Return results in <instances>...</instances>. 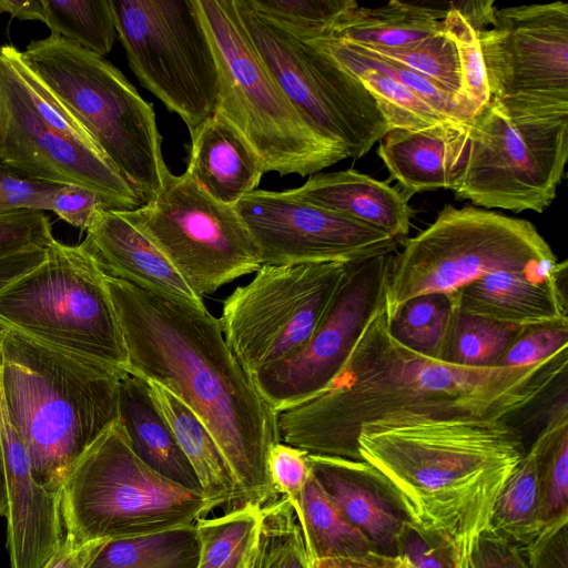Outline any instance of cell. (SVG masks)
Wrapping results in <instances>:
<instances>
[{"label":"cell","mask_w":568,"mask_h":568,"mask_svg":"<svg viewBox=\"0 0 568 568\" xmlns=\"http://www.w3.org/2000/svg\"><path fill=\"white\" fill-rule=\"evenodd\" d=\"M568 351L526 367H466L424 356L390 333L382 304L333 379L277 414L281 442L362 460L363 425L406 417L506 419L566 379Z\"/></svg>","instance_id":"cell-1"},{"label":"cell","mask_w":568,"mask_h":568,"mask_svg":"<svg viewBox=\"0 0 568 568\" xmlns=\"http://www.w3.org/2000/svg\"><path fill=\"white\" fill-rule=\"evenodd\" d=\"M349 264L262 265L222 304L225 342L250 374L301 348L329 308Z\"/></svg>","instance_id":"cell-14"},{"label":"cell","mask_w":568,"mask_h":568,"mask_svg":"<svg viewBox=\"0 0 568 568\" xmlns=\"http://www.w3.org/2000/svg\"><path fill=\"white\" fill-rule=\"evenodd\" d=\"M475 26L491 100L510 113L568 115L566 2L494 3Z\"/></svg>","instance_id":"cell-15"},{"label":"cell","mask_w":568,"mask_h":568,"mask_svg":"<svg viewBox=\"0 0 568 568\" xmlns=\"http://www.w3.org/2000/svg\"><path fill=\"white\" fill-rule=\"evenodd\" d=\"M291 505L312 561L375 550L331 501L312 473L301 495Z\"/></svg>","instance_id":"cell-30"},{"label":"cell","mask_w":568,"mask_h":568,"mask_svg":"<svg viewBox=\"0 0 568 568\" xmlns=\"http://www.w3.org/2000/svg\"><path fill=\"white\" fill-rule=\"evenodd\" d=\"M469 568H529L521 548L490 530L483 531L469 554Z\"/></svg>","instance_id":"cell-50"},{"label":"cell","mask_w":568,"mask_h":568,"mask_svg":"<svg viewBox=\"0 0 568 568\" xmlns=\"http://www.w3.org/2000/svg\"><path fill=\"white\" fill-rule=\"evenodd\" d=\"M262 265L361 263L394 254L402 242L358 221L282 192L255 190L235 205Z\"/></svg>","instance_id":"cell-16"},{"label":"cell","mask_w":568,"mask_h":568,"mask_svg":"<svg viewBox=\"0 0 568 568\" xmlns=\"http://www.w3.org/2000/svg\"><path fill=\"white\" fill-rule=\"evenodd\" d=\"M261 507L244 503L222 516L199 519L194 524L197 568H237L257 528Z\"/></svg>","instance_id":"cell-37"},{"label":"cell","mask_w":568,"mask_h":568,"mask_svg":"<svg viewBox=\"0 0 568 568\" xmlns=\"http://www.w3.org/2000/svg\"><path fill=\"white\" fill-rule=\"evenodd\" d=\"M7 511V484L6 470L3 462L2 445L0 439V517L4 516Z\"/></svg>","instance_id":"cell-55"},{"label":"cell","mask_w":568,"mask_h":568,"mask_svg":"<svg viewBox=\"0 0 568 568\" xmlns=\"http://www.w3.org/2000/svg\"><path fill=\"white\" fill-rule=\"evenodd\" d=\"M125 374L0 328V399L40 485L60 493L79 460L119 420Z\"/></svg>","instance_id":"cell-4"},{"label":"cell","mask_w":568,"mask_h":568,"mask_svg":"<svg viewBox=\"0 0 568 568\" xmlns=\"http://www.w3.org/2000/svg\"><path fill=\"white\" fill-rule=\"evenodd\" d=\"M568 351V322L524 327L496 367H526Z\"/></svg>","instance_id":"cell-44"},{"label":"cell","mask_w":568,"mask_h":568,"mask_svg":"<svg viewBox=\"0 0 568 568\" xmlns=\"http://www.w3.org/2000/svg\"><path fill=\"white\" fill-rule=\"evenodd\" d=\"M194 525L158 534L106 540L87 568H197Z\"/></svg>","instance_id":"cell-31"},{"label":"cell","mask_w":568,"mask_h":568,"mask_svg":"<svg viewBox=\"0 0 568 568\" xmlns=\"http://www.w3.org/2000/svg\"><path fill=\"white\" fill-rule=\"evenodd\" d=\"M106 540L74 544L67 536L61 548L44 568H87L93 556Z\"/></svg>","instance_id":"cell-53"},{"label":"cell","mask_w":568,"mask_h":568,"mask_svg":"<svg viewBox=\"0 0 568 568\" xmlns=\"http://www.w3.org/2000/svg\"><path fill=\"white\" fill-rule=\"evenodd\" d=\"M146 382L153 402L191 464L211 510L229 504L240 506L235 478L207 427L166 387L153 381Z\"/></svg>","instance_id":"cell-27"},{"label":"cell","mask_w":568,"mask_h":568,"mask_svg":"<svg viewBox=\"0 0 568 568\" xmlns=\"http://www.w3.org/2000/svg\"><path fill=\"white\" fill-rule=\"evenodd\" d=\"M105 274L83 243L68 245L54 239L45 260L0 294V328L129 373Z\"/></svg>","instance_id":"cell-8"},{"label":"cell","mask_w":568,"mask_h":568,"mask_svg":"<svg viewBox=\"0 0 568 568\" xmlns=\"http://www.w3.org/2000/svg\"><path fill=\"white\" fill-rule=\"evenodd\" d=\"M388 260L386 255L349 264L329 308L308 341L251 375L275 413L310 399L339 371L364 325L384 300Z\"/></svg>","instance_id":"cell-17"},{"label":"cell","mask_w":568,"mask_h":568,"mask_svg":"<svg viewBox=\"0 0 568 568\" xmlns=\"http://www.w3.org/2000/svg\"><path fill=\"white\" fill-rule=\"evenodd\" d=\"M521 550L529 568H568V518L545 526Z\"/></svg>","instance_id":"cell-49"},{"label":"cell","mask_w":568,"mask_h":568,"mask_svg":"<svg viewBox=\"0 0 568 568\" xmlns=\"http://www.w3.org/2000/svg\"><path fill=\"white\" fill-rule=\"evenodd\" d=\"M220 74L214 111L233 123L265 172L306 176L346 156L322 141L281 90L245 31L233 0H197Z\"/></svg>","instance_id":"cell-9"},{"label":"cell","mask_w":568,"mask_h":568,"mask_svg":"<svg viewBox=\"0 0 568 568\" xmlns=\"http://www.w3.org/2000/svg\"><path fill=\"white\" fill-rule=\"evenodd\" d=\"M20 59L145 203L162 191L171 172L154 110L118 68L53 34L31 41Z\"/></svg>","instance_id":"cell-5"},{"label":"cell","mask_w":568,"mask_h":568,"mask_svg":"<svg viewBox=\"0 0 568 568\" xmlns=\"http://www.w3.org/2000/svg\"><path fill=\"white\" fill-rule=\"evenodd\" d=\"M53 240L52 223L44 212L0 215V258L31 246H49Z\"/></svg>","instance_id":"cell-46"},{"label":"cell","mask_w":568,"mask_h":568,"mask_svg":"<svg viewBox=\"0 0 568 568\" xmlns=\"http://www.w3.org/2000/svg\"><path fill=\"white\" fill-rule=\"evenodd\" d=\"M2 135H3V104L0 94V151L2 145Z\"/></svg>","instance_id":"cell-56"},{"label":"cell","mask_w":568,"mask_h":568,"mask_svg":"<svg viewBox=\"0 0 568 568\" xmlns=\"http://www.w3.org/2000/svg\"><path fill=\"white\" fill-rule=\"evenodd\" d=\"M487 529L520 548L527 546L541 531L535 455L531 448L526 450L503 485Z\"/></svg>","instance_id":"cell-34"},{"label":"cell","mask_w":568,"mask_h":568,"mask_svg":"<svg viewBox=\"0 0 568 568\" xmlns=\"http://www.w3.org/2000/svg\"><path fill=\"white\" fill-rule=\"evenodd\" d=\"M4 49L17 73L20 90L37 116L58 133L99 151L49 88L22 62L20 50L10 44H4Z\"/></svg>","instance_id":"cell-42"},{"label":"cell","mask_w":568,"mask_h":568,"mask_svg":"<svg viewBox=\"0 0 568 568\" xmlns=\"http://www.w3.org/2000/svg\"><path fill=\"white\" fill-rule=\"evenodd\" d=\"M60 493L65 536L74 544L187 527L212 511L203 493L145 465L119 420L79 460Z\"/></svg>","instance_id":"cell-7"},{"label":"cell","mask_w":568,"mask_h":568,"mask_svg":"<svg viewBox=\"0 0 568 568\" xmlns=\"http://www.w3.org/2000/svg\"><path fill=\"white\" fill-rule=\"evenodd\" d=\"M407 568H469V555L450 538L410 524L399 544Z\"/></svg>","instance_id":"cell-43"},{"label":"cell","mask_w":568,"mask_h":568,"mask_svg":"<svg viewBox=\"0 0 568 568\" xmlns=\"http://www.w3.org/2000/svg\"><path fill=\"white\" fill-rule=\"evenodd\" d=\"M121 213L202 297L262 266L235 207L213 200L185 172L170 173L155 197Z\"/></svg>","instance_id":"cell-13"},{"label":"cell","mask_w":568,"mask_h":568,"mask_svg":"<svg viewBox=\"0 0 568 568\" xmlns=\"http://www.w3.org/2000/svg\"><path fill=\"white\" fill-rule=\"evenodd\" d=\"M59 184L26 178L0 166V215L19 211H51Z\"/></svg>","instance_id":"cell-47"},{"label":"cell","mask_w":568,"mask_h":568,"mask_svg":"<svg viewBox=\"0 0 568 568\" xmlns=\"http://www.w3.org/2000/svg\"><path fill=\"white\" fill-rule=\"evenodd\" d=\"M247 2L254 10L304 40L325 36L344 13L358 6L354 0H247Z\"/></svg>","instance_id":"cell-40"},{"label":"cell","mask_w":568,"mask_h":568,"mask_svg":"<svg viewBox=\"0 0 568 568\" xmlns=\"http://www.w3.org/2000/svg\"><path fill=\"white\" fill-rule=\"evenodd\" d=\"M310 41L325 50L365 85L377 102L389 130H423L449 122L409 88L383 71L375 59L357 45L328 38Z\"/></svg>","instance_id":"cell-29"},{"label":"cell","mask_w":568,"mask_h":568,"mask_svg":"<svg viewBox=\"0 0 568 568\" xmlns=\"http://www.w3.org/2000/svg\"><path fill=\"white\" fill-rule=\"evenodd\" d=\"M523 328L457 311L442 361L466 367H496Z\"/></svg>","instance_id":"cell-39"},{"label":"cell","mask_w":568,"mask_h":568,"mask_svg":"<svg viewBox=\"0 0 568 568\" xmlns=\"http://www.w3.org/2000/svg\"><path fill=\"white\" fill-rule=\"evenodd\" d=\"M48 246H31L0 258V294L13 282L39 266Z\"/></svg>","instance_id":"cell-51"},{"label":"cell","mask_w":568,"mask_h":568,"mask_svg":"<svg viewBox=\"0 0 568 568\" xmlns=\"http://www.w3.org/2000/svg\"><path fill=\"white\" fill-rule=\"evenodd\" d=\"M313 568H407L402 556H389L375 550L352 557L312 561Z\"/></svg>","instance_id":"cell-52"},{"label":"cell","mask_w":568,"mask_h":568,"mask_svg":"<svg viewBox=\"0 0 568 568\" xmlns=\"http://www.w3.org/2000/svg\"><path fill=\"white\" fill-rule=\"evenodd\" d=\"M0 439L7 484V548L11 568H44L65 538L61 493L40 485L23 442L0 399Z\"/></svg>","instance_id":"cell-19"},{"label":"cell","mask_w":568,"mask_h":568,"mask_svg":"<svg viewBox=\"0 0 568 568\" xmlns=\"http://www.w3.org/2000/svg\"><path fill=\"white\" fill-rule=\"evenodd\" d=\"M558 262L529 221L446 204L433 223L389 255L385 314L390 318L410 298L453 294L494 272L540 271Z\"/></svg>","instance_id":"cell-6"},{"label":"cell","mask_w":568,"mask_h":568,"mask_svg":"<svg viewBox=\"0 0 568 568\" xmlns=\"http://www.w3.org/2000/svg\"><path fill=\"white\" fill-rule=\"evenodd\" d=\"M190 135L185 173L207 195L234 206L256 190L265 173L262 160L225 116L214 111Z\"/></svg>","instance_id":"cell-24"},{"label":"cell","mask_w":568,"mask_h":568,"mask_svg":"<svg viewBox=\"0 0 568 568\" xmlns=\"http://www.w3.org/2000/svg\"><path fill=\"white\" fill-rule=\"evenodd\" d=\"M82 242L103 271L146 292L205 308L165 256L116 210L93 214Z\"/></svg>","instance_id":"cell-22"},{"label":"cell","mask_w":568,"mask_h":568,"mask_svg":"<svg viewBox=\"0 0 568 568\" xmlns=\"http://www.w3.org/2000/svg\"><path fill=\"white\" fill-rule=\"evenodd\" d=\"M308 462L326 496L375 551L399 556L402 536L414 520L389 480L364 460L310 454Z\"/></svg>","instance_id":"cell-20"},{"label":"cell","mask_w":568,"mask_h":568,"mask_svg":"<svg viewBox=\"0 0 568 568\" xmlns=\"http://www.w3.org/2000/svg\"><path fill=\"white\" fill-rule=\"evenodd\" d=\"M542 528L568 518V403L567 394L550 409L531 444Z\"/></svg>","instance_id":"cell-32"},{"label":"cell","mask_w":568,"mask_h":568,"mask_svg":"<svg viewBox=\"0 0 568 568\" xmlns=\"http://www.w3.org/2000/svg\"><path fill=\"white\" fill-rule=\"evenodd\" d=\"M45 26L61 37L100 57L118 37L110 0H43Z\"/></svg>","instance_id":"cell-36"},{"label":"cell","mask_w":568,"mask_h":568,"mask_svg":"<svg viewBox=\"0 0 568 568\" xmlns=\"http://www.w3.org/2000/svg\"><path fill=\"white\" fill-rule=\"evenodd\" d=\"M308 568H313V567H312V561H311V564H310V567H308Z\"/></svg>","instance_id":"cell-57"},{"label":"cell","mask_w":568,"mask_h":568,"mask_svg":"<svg viewBox=\"0 0 568 568\" xmlns=\"http://www.w3.org/2000/svg\"><path fill=\"white\" fill-rule=\"evenodd\" d=\"M444 28L457 50L464 98L478 111L490 94L477 28L454 3L447 9Z\"/></svg>","instance_id":"cell-41"},{"label":"cell","mask_w":568,"mask_h":568,"mask_svg":"<svg viewBox=\"0 0 568 568\" xmlns=\"http://www.w3.org/2000/svg\"><path fill=\"white\" fill-rule=\"evenodd\" d=\"M450 295L458 312L505 325L568 322L567 261L540 271L494 272Z\"/></svg>","instance_id":"cell-21"},{"label":"cell","mask_w":568,"mask_h":568,"mask_svg":"<svg viewBox=\"0 0 568 568\" xmlns=\"http://www.w3.org/2000/svg\"><path fill=\"white\" fill-rule=\"evenodd\" d=\"M129 373L166 387L204 423L239 487L241 504L277 498L266 458L281 442L277 413L227 346L207 308L165 298L105 274Z\"/></svg>","instance_id":"cell-2"},{"label":"cell","mask_w":568,"mask_h":568,"mask_svg":"<svg viewBox=\"0 0 568 568\" xmlns=\"http://www.w3.org/2000/svg\"><path fill=\"white\" fill-rule=\"evenodd\" d=\"M0 94L3 104L0 166L26 178L94 191L128 211L145 204L139 191L103 154L58 133L37 116L20 90L4 45H0Z\"/></svg>","instance_id":"cell-18"},{"label":"cell","mask_w":568,"mask_h":568,"mask_svg":"<svg viewBox=\"0 0 568 568\" xmlns=\"http://www.w3.org/2000/svg\"><path fill=\"white\" fill-rule=\"evenodd\" d=\"M377 154L409 199L420 192L453 190L469 148L468 122H444L423 130L390 129L378 141Z\"/></svg>","instance_id":"cell-23"},{"label":"cell","mask_w":568,"mask_h":568,"mask_svg":"<svg viewBox=\"0 0 568 568\" xmlns=\"http://www.w3.org/2000/svg\"><path fill=\"white\" fill-rule=\"evenodd\" d=\"M128 211L119 202L77 185H59L52 196L51 211L68 224L85 231L95 211Z\"/></svg>","instance_id":"cell-48"},{"label":"cell","mask_w":568,"mask_h":568,"mask_svg":"<svg viewBox=\"0 0 568 568\" xmlns=\"http://www.w3.org/2000/svg\"><path fill=\"white\" fill-rule=\"evenodd\" d=\"M446 13L447 9L395 0L377 8L357 6L320 38L356 45L402 48L438 32Z\"/></svg>","instance_id":"cell-28"},{"label":"cell","mask_w":568,"mask_h":568,"mask_svg":"<svg viewBox=\"0 0 568 568\" xmlns=\"http://www.w3.org/2000/svg\"><path fill=\"white\" fill-rule=\"evenodd\" d=\"M119 423L134 454L164 478L201 491L199 479L154 404L145 378L126 373L119 386Z\"/></svg>","instance_id":"cell-26"},{"label":"cell","mask_w":568,"mask_h":568,"mask_svg":"<svg viewBox=\"0 0 568 568\" xmlns=\"http://www.w3.org/2000/svg\"><path fill=\"white\" fill-rule=\"evenodd\" d=\"M469 148L454 189L476 206L542 213L556 197L568 155V115L507 112L491 100L468 122Z\"/></svg>","instance_id":"cell-11"},{"label":"cell","mask_w":568,"mask_h":568,"mask_svg":"<svg viewBox=\"0 0 568 568\" xmlns=\"http://www.w3.org/2000/svg\"><path fill=\"white\" fill-rule=\"evenodd\" d=\"M362 460L378 469L414 523L470 554L495 500L526 453L506 419L406 417L362 426Z\"/></svg>","instance_id":"cell-3"},{"label":"cell","mask_w":568,"mask_h":568,"mask_svg":"<svg viewBox=\"0 0 568 568\" xmlns=\"http://www.w3.org/2000/svg\"><path fill=\"white\" fill-rule=\"evenodd\" d=\"M456 313L450 294H426L408 300L387 321L404 346L442 361Z\"/></svg>","instance_id":"cell-35"},{"label":"cell","mask_w":568,"mask_h":568,"mask_svg":"<svg viewBox=\"0 0 568 568\" xmlns=\"http://www.w3.org/2000/svg\"><path fill=\"white\" fill-rule=\"evenodd\" d=\"M140 83L193 132L215 110L220 74L197 0H110Z\"/></svg>","instance_id":"cell-12"},{"label":"cell","mask_w":568,"mask_h":568,"mask_svg":"<svg viewBox=\"0 0 568 568\" xmlns=\"http://www.w3.org/2000/svg\"><path fill=\"white\" fill-rule=\"evenodd\" d=\"M357 47L373 55L407 68L429 79L457 99L471 105L464 98L457 50L453 40L447 34L444 24L435 34L407 47Z\"/></svg>","instance_id":"cell-38"},{"label":"cell","mask_w":568,"mask_h":568,"mask_svg":"<svg viewBox=\"0 0 568 568\" xmlns=\"http://www.w3.org/2000/svg\"><path fill=\"white\" fill-rule=\"evenodd\" d=\"M387 181L355 170L313 174L302 186L286 192L302 201L358 221L403 242L414 210L409 197Z\"/></svg>","instance_id":"cell-25"},{"label":"cell","mask_w":568,"mask_h":568,"mask_svg":"<svg viewBox=\"0 0 568 568\" xmlns=\"http://www.w3.org/2000/svg\"><path fill=\"white\" fill-rule=\"evenodd\" d=\"M308 455L306 450L283 442L268 449L266 466L272 487L291 504L298 498L311 476Z\"/></svg>","instance_id":"cell-45"},{"label":"cell","mask_w":568,"mask_h":568,"mask_svg":"<svg viewBox=\"0 0 568 568\" xmlns=\"http://www.w3.org/2000/svg\"><path fill=\"white\" fill-rule=\"evenodd\" d=\"M8 13L19 20L45 22L43 0H0V14Z\"/></svg>","instance_id":"cell-54"},{"label":"cell","mask_w":568,"mask_h":568,"mask_svg":"<svg viewBox=\"0 0 568 568\" xmlns=\"http://www.w3.org/2000/svg\"><path fill=\"white\" fill-rule=\"evenodd\" d=\"M258 57L308 128L346 159H359L388 131L365 85L331 54L233 0Z\"/></svg>","instance_id":"cell-10"},{"label":"cell","mask_w":568,"mask_h":568,"mask_svg":"<svg viewBox=\"0 0 568 568\" xmlns=\"http://www.w3.org/2000/svg\"><path fill=\"white\" fill-rule=\"evenodd\" d=\"M311 561L288 499L280 496L263 505L255 534L237 568H308Z\"/></svg>","instance_id":"cell-33"}]
</instances>
